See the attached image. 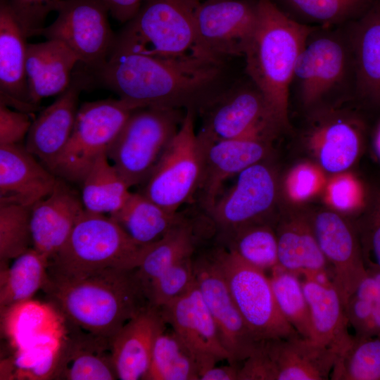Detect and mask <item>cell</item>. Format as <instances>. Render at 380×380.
<instances>
[{"label":"cell","instance_id":"cell-1","mask_svg":"<svg viewBox=\"0 0 380 380\" xmlns=\"http://www.w3.org/2000/svg\"><path fill=\"white\" fill-rule=\"evenodd\" d=\"M135 109L146 107L200 111L230 83L227 62L141 54L111 56L94 73Z\"/></svg>","mask_w":380,"mask_h":380},{"label":"cell","instance_id":"cell-2","mask_svg":"<svg viewBox=\"0 0 380 380\" xmlns=\"http://www.w3.org/2000/svg\"><path fill=\"white\" fill-rule=\"evenodd\" d=\"M42 290L68 323L107 338L151 305L137 268H110L68 277L48 275Z\"/></svg>","mask_w":380,"mask_h":380},{"label":"cell","instance_id":"cell-3","mask_svg":"<svg viewBox=\"0 0 380 380\" xmlns=\"http://www.w3.org/2000/svg\"><path fill=\"white\" fill-rule=\"evenodd\" d=\"M312 27L291 20L270 0H259L257 27L243 56L245 72L263 94L282 129L289 127L294 69Z\"/></svg>","mask_w":380,"mask_h":380},{"label":"cell","instance_id":"cell-4","mask_svg":"<svg viewBox=\"0 0 380 380\" xmlns=\"http://www.w3.org/2000/svg\"><path fill=\"white\" fill-rule=\"evenodd\" d=\"M310 113L355 99L356 75L347 25L312 27L298 58L291 91Z\"/></svg>","mask_w":380,"mask_h":380},{"label":"cell","instance_id":"cell-5","mask_svg":"<svg viewBox=\"0 0 380 380\" xmlns=\"http://www.w3.org/2000/svg\"><path fill=\"white\" fill-rule=\"evenodd\" d=\"M201 2V0H144L135 15L115 35L109 58L133 53L219 61L205 53L197 37L195 17Z\"/></svg>","mask_w":380,"mask_h":380},{"label":"cell","instance_id":"cell-6","mask_svg":"<svg viewBox=\"0 0 380 380\" xmlns=\"http://www.w3.org/2000/svg\"><path fill=\"white\" fill-rule=\"evenodd\" d=\"M151 246L137 243L109 215L84 210L65 243L49 259L48 275L68 277L110 268L137 269Z\"/></svg>","mask_w":380,"mask_h":380},{"label":"cell","instance_id":"cell-7","mask_svg":"<svg viewBox=\"0 0 380 380\" xmlns=\"http://www.w3.org/2000/svg\"><path fill=\"white\" fill-rule=\"evenodd\" d=\"M184 113L181 109L146 107L130 114L107 151L129 187L146 181L177 132Z\"/></svg>","mask_w":380,"mask_h":380},{"label":"cell","instance_id":"cell-8","mask_svg":"<svg viewBox=\"0 0 380 380\" xmlns=\"http://www.w3.org/2000/svg\"><path fill=\"white\" fill-rule=\"evenodd\" d=\"M196 113L193 109L185 110L177 132L141 192L173 213L192 198L202 181L205 144L195 132Z\"/></svg>","mask_w":380,"mask_h":380},{"label":"cell","instance_id":"cell-9","mask_svg":"<svg viewBox=\"0 0 380 380\" xmlns=\"http://www.w3.org/2000/svg\"><path fill=\"white\" fill-rule=\"evenodd\" d=\"M134 110L119 98L82 103L68 142L51 171L68 182L81 184L96 160L107 153Z\"/></svg>","mask_w":380,"mask_h":380},{"label":"cell","instance_id":"cell-10","mask_svg":"<svg viewBox=\"0 0 380 380\" xmlns=\"http://www.w3.org/2000/svg\"><path fill=\"white\" fill-rule=\"evenodd\" d=\"M199 112L203 126L198 134L208 142L244 137L272 139L282 129L247 75L230 82Z\"/></svg>","mask_w":380,"mask_h":380},{"label":"cell","instance_id":"cell-11","mask_svg":"<svg viewBox=\"0 0 380 380\" xmlns=\"http://www.w3.org/2000/svg\"><path fill=\"white\" fill-rule=\"evenodd\" d=\"M213 251L239 312L259 340L300 335L281 312L265 271L222 246Z\"/></svg>","mask_w":380,"mask_h":380},{"label":"cell","instance_id":"cell-12","mask_svg":"<svg viewBox=\"0 0 380 380\" xmlns=\"http://www.w3.org/2000/svg\"><path fill=\"white\" fill-rule=\"evenodd\" d=\"M337 354L300 335L263 339L239 367V380H324Z\"/></svg>","mask_w":380,"mask_h":380},{"label":"cell","instance_id":"cell-13","mask_svg":"<svg viewBox=\"0 0 380 380\" xmlns=\"http://www.w3.org/2000/svg\"><path fill=\"white\" fill-rule=\"evenodd\" d=\"M56 12L55 20L39 35L65 44L91 73L99 70L109 58L116 35L106 4L102 0H63Z\"/></svg>","mask_w":380,"mask_h":380},{"label":"cell","instance_id":"cell-14","mask_svg":"<svg viewBox=\"0 0 380 380\" xmlns=\"http://www.w3.org/2000/svg\"><path fill=\"white\" fill-rule=\"evenodd\" d=\"M259 0H203L195 17L200 45L212 58L243 57L257 27Z\"/></svg>","mask_w":380,"mask_h":380},{"label":"cell","instance_id":"cell-15","mask_svg":"<svg viewBox=\"0 0 380 380\" xmlns=\"http://www.w3.org/2000/svg\"><path fill=\"white\" fill-rule=\"evenodd\" d=\"M195 281L229 354L228 363L244 362L261 340L250 329L239 312L213 250L194 255Z\"/></svg>","mask_w":380,"mask_h":380},{"label":"cell","instance_id":"cell-16","mask_svg":"<svg viewBox=\"0 0 380 380\" xmlns=\"http://www.w3.org/2000/svg\"><path fill=\"white\" fill-rule=\"evenodd\" d=\"M277 196L276 175L264 160L241 172L234 185L207 211L218 238L245 226L270 222L265 217Z\"/></svg>","mask_w":380,"mask_h":380},{"label":"cell","instance_id":"cell-17","mask_svg":"<svg viewBox=\"0 0 380 380\" xmlns=\"http://www.w3.org/2000/svg\"><path fill=\"white\" fill-rule=\"evenodd\" d=\"M313 230L331 271V281L346 305L367 275L357 230L334 210L311 217Z\"/></svg>","mask_w":380,"mask_h":380},{"label":"cell","instance_id":"cell-18","mask_svg":"<svg viewBox=\"0 0 380 380\" xmlns=\"http://www.w3.org/2000/svg\"><path fill=\"white\" fill-rule=\"evenodd\" d=\"M304 138L319 166L329 173L346 172L362 146L363 125L357 116L339 108L310 113Z\"/></svg>","mask_w":380,"mask_h":380},{"label":"cell","instance_id":"cell-19","mask_svg":"<svg viewBox=\"0 0 380 380\" xmlns=\"http://www.w3.org/2000/svg\"><path fill=\"white\" fill-rule=\"evenodd\" d=\"M91 75L74 72L68 87L32 122L25 146L50 171L70 137L80 108L79 96L90 84Z\"/></svg>","mask_w":380,"mask_h":380},{"label":"cell","instance_id":"cell-20","mask_svg":"<svg viewBox=\"0 0 380 380\" xmlns=\"http://www.w3.org/2000/svg\"><path fill=\"white\" fill-rule=\"evenodd\" d=\"M160 309L167 324L196 355L203 372L219 362H228L229 354L196 281L183 295Z\"/></svg>","mask_w":380,"mask_h":380},{"label":"cell","instance_id":"cell-21","mask_svg":"<svg viewBox=\"0 0 380 380\" xmlns=\"http://www.w3.org/2000/svg\"><path fill=\"white\" fill-rule=\"evenodd\" d=\"M271 139L244 137L208 142L202 139L205 144V152L199 189L206 211L215 204L222 184L227 179L265 160Z\"/></svg>","mask_w":380,"mask_h":380},{"label":"cell","instance_id":"cell-22","mask_svg":"<svg viewBox=\"0 0 380 380\" xmlns=\"http://www.w3.org/2000/svg\"><path fill=\"white\" fill-rule=\"evenodd\" d=\"M84 211L81 196L57 177L51 193L31 208L32 247L50 259L65 243Z\"/></svg>","mask_w":380,"mask_h":380},{"label":"cell","instance_id":"cell-23","mask_svg":"<svg viewBox=\"0 0 380 380\" xmlns=\"http://www.w3.org/2000/svg\"><path fill=\"white\" fill-rule=\"evenodd\" d=\"M159 308L148 306L110 338L118 379L144 380L158 336L167 329Z\"/></svg>","mask_w":380,"mask_h":380},{"label":"cell","instance_id":"cell-24","mask_svg":"<svg viewBox=\"0 0 380 380\" xmlns=\"http://www.w3.org/2000/svg\"><path fill=\"white\" fill-rule=\"evenodd\" d=\"M301 284L309 306L312 340L335 352L353 341L346 308L330 276L325 272L303 273Z\"/></svg>","mask_w":380,"mask_h":380},{"label":"cell","instance_id":"cell-25","mask_svg":"<svg viewBox=\"0 0 380 380\" xmlns=\"http://www.w3.org/2000/svg\"><path fill=\"white\" fill-rule=\"evenodd\" d=\"M8 0L0 2V102L20 111L37 109L30 101L26 74L27 44Z\"/></svg>","mask_w":380,"mask_h":380},{"label":"cell","instance_id":"cell-26","mask_svg":"<svg viewBox=\"0 0 380 380\" xmlns=\"http://www.w3.org/2000/svg\"><path fill=\"white\" fill-rule=\"evenodd\" d=\"M56 180L25 145L0 146V202L32 208L51 193Z\"/></svg>","mask_w":380,"mask_h":380},{"label":"cell","instance_id":"cell-27","mask_svg":"<svg viewBox=\"0 0 380 380\" xmlns=\"http://www.w3.org/2000/svg\"><path fill=\"white\" fill-rule=\"evenodd\" d=\"M53 379H118L110 338L94 334L68 323V332Z\"/></svg>","mask_w":380,"mask_h":380},{"label":"cell","instance_id":"cell-28","mask_svg":"<svg viewBox=\"0 0 380 380\" xmlns=\"http://www.w3.org/2000/svg\"><path fill=\"white\" fill-rule=\"evenodd\" d=\"M78 63L77 56L60 41L28 44L26 74L31 103L38 108L42 99L63 93Z\"/></svg>","mask_w":380,"mask_h":380},{"label":"cell","instance_id":"cell-29","mask_svg":"<svg viewBox=\"0 0 380 380\" xmlns=\"http://www.w3.org/2000/svg\"><path fill=\"white\" fill-rule=\"evenodd\" d=\"M347 26L355 67V99L380 107V0Z\"/></svg>","mask_w":380,"mask_h":380},{"label":"cell","instance_id":"cell-30","mask_svg":"<svg viewBox=\"0 0 380 380\" xmlns=\"http://www.w3.org/2000/svg\"><path fill=\"white\" fill-rule=\"evenodd\" d=\"M1 315L2 331L13 350L68 332L67 322L49 303L27 300L1 310Z\"/></svg>","mask_w":380,"mask_h":380},{"label":"cell","instance_id":"cell-31","mask_svg":"<svg viewBox=\"0 0 380 380\" xmlns=\"http://www.w3.org/2000/svg\"><path fill=\"white\" fill-rule=\"evenodd\" d=\"M275 232L278 246V265L298 275L327 272L329 265L315 236L311 218L289 216L279 222Z\"/></svg>","mask_w":380,"mask_h":380},{"label":"cell","instance_id":"cell-32","mask_svg":"<svg viewBox=\"0 0 380 380\" xmlns=\"http://www.w3.org/2000/svg\"><path fill=\"white\" fill-rule=\"evenodd\" d=\"M137 243L148 246L160 240L184 216L170 212L143 194L131 193L125 205L109 215Z\"/></svg>","mask_w":380,"mask_h":380},{"label":"cell","instance_id":"cell-33","mask_svg":"<svg viewBox=\"0 0 380 380\" xmlns=\"http://www.w3.org/2000/svg\"><path fill=\"white\" fill-rule=\"evenodd\" d=\"M8 262H0L1 310L32 299L48 279L49 259L33 247Z\"/></svg>","mask_w":380,"mask_h":380},{"label":"cell","instance_id":"cell-34","mask_svg":"<svg viewBox=\"0 0 380 380\" xmlns=\"http://www.w3.org/2000/svg\"><path fill=\"white\" fill-rule=\"evenodd\" d=\"M291 20L309 27L348 25L361 17L378 0H270Z\"/></svg>","mask_w":380,"mask_h":380},{"label":"cell","instance_id":"cell-35","mask_svg":"<svg viewBox=\"0 0 380 380\" xmlns=\"http://www.w3.org/2000/svg\"><path fill=\"white\" fill-rule=\"evenodd\" d=\"M81 199L84 210L108 215L118 211L129 198V186L102 153L89 169L82 182Z\"/></svg>","mask_w":380,"mask_h":380},{"label":"cell","instance_id":"cell-36","mask_svg":"<svg viewBox=\"0 0 380 380\" xmlns=\"http://www.w3.org/2000/svg\"><path fill=\"white\" fill-rule=\"evenodd\" d=\"M197 243L195 224L184 217L160 240L151 244L137 268L147 292L150 284L167 268L194 255Z\"/></svg>","mask_w":380,"mask_h":380},{"label":"cell","instance_id":"cell-37","mask_svg":"<svg viewBox=\"0 0 380 380\" xmlns=\"http://www.w3.org/2000/svg\"><path fill=\"white\" fill-rule=\"evenodd\" d=\"M203 372L196 355L171 329L157 338L144 380H200Z\"/></svg>","mask_w":380,"mask_h":380},{"label":"cell","instance_id":"cell-38","mask_svg":"<svg viewBox=\"0 0 380 380\" xmlns=\"http://www.w3.org/2000/svg\"><path fill=\"white\" fill-rule=\"evenodd\" d=\"M229 251L263 271L278 265L275 229L270 222L250 224L218 238Z\"/></svg>","mask_w":380,"mask_h":380},{"label":"cell","instance_id":"cell-39","mask_svg":"<svg viewBox=\"0 0 380 380\" xmlns=\"http://www.w3.org/2000/svg\"><path fill=\"white\" fill-rule=\"evenodd\" d=\"M66 334L49 338L13 350V355L6 363H3V367L6 369L1 377L53 379Z\"/></svg>","mask_w":380,"mask_h":380},{"label":"cell","instance_id":"cell-40","mask_svg":"<svg viewBox=\"0 0 380 380\" xmlns=\"http://www.w3.org/2000/svg\"><path fill=\"white\" fill-rule=\"evenodd\" d=\"M271 271L269 277L281 312L300 336L312 339L310 309L299 276L279 265Z\"/></svg>","mask_w":380,"mask_h":380},{"label":"cell","instance_id":"cell-41","mask_svg":"<svg viewBox=\"0 0 380 380\" xmlns=\"http://www.w3.org/2000/svg\"><path fill=\"white\" fill-rule=\"evenodd\" d=\"M332 380H380V336H355L335 360Z\"/></svg>","mask_w":380,"mask_h":380},{"label":"cell","instance_id":"cell-42","mask_svg":"<svg viewBox=\"0 0 380 380\" xmlns=\"http://www.w3.org/2000/svg\"><path fill=\"white\" fill-rule=\"evenodd\" d=\"M32 247L31 208L0 202V262H8Z\"/></svg>","mask_w":380,"mask_h":380},{"label":"cell","instance_id":"cell-43","mask_svg":"<svg viewBox=\"0 0 380 380\" xmlns=\"http://www.w3.org/2000/svg\"><path fill=\"white\" fill-rule=\"evenodd\" d=\"M194 284L193 255L170 266L150 284V303L160 308L183 295Z\"/></svg>","mask_w":380,"mask_h":380},{"label":"cell","instance_id":"cell-44","mask_svg":"<svg viewBox=\"0 0 380 380\" xmlns=\"http://www.w3.org/2000/svg\"><path fill=\"white\" fill-rule=\"evenodd\" d=\"M326 203L338 213H353L365 204V194L360 181L352 174H335L324 186Z\"/></svg>","mask_w":380,"mask_h":380},{"label":"cell","instance_id":"cell-45","mask_svg":"<svg viewBox=\"0 0 380 380\" xmlns=\"http://www.w3.org/2000/svg\"><path fill=\"white\" fill-rule=\"evenodd\" d=\"M322 170L319 166L310 163L293 167L284 183L286 197L294 203H303L316 196L326 184Z\"/></svg>","mask_w":380,"mask_h":380},{"label":"cell","instance_id":"cell-46","mask_svg":"<svg viewBox=\"0 0 380 380\" xmlns=\"http://www.w3.org/2000/svg\"><path fill=\"white\" fill-rule=\"evenodd\" d=\"M357 232L367 269L380 270V191L375 194Z\"/></svg>","mask_w":380,"mask_h":380},{"label":"cell","instance_id":"cell-47","mask_svg":"<svg viewBox=\"0 0 380 380\" xmlns=\"http://www.w3.org/2000/svg\"><path fill=\"white\" fill-rule=\"evenodd\" d=\"M63 0H8L27 37L39 36L47 16Z\"/></svg>","mask_w":380,"mask_h":380},{"label":"cell","instance_id":"cell-48","mask_svg":"<svg viewBox=\"0 0 380 380\" xmlns=\"http://www.w3.org/2000/svg\"><path fill=\"white\" fill-rule=\"evenodd\" d=\"M29 114L0 102V146L22 144L32 125Z\"/></svg>","mask_w":380,"mask_h":380},{"label":"cell","instance_id":"cell-49","mask_svg":"<svg viewBox=\"0 0 380 380\" xmlns=\"http://www.w3.org/2000/svg\"><path fill=\"white\" fill-rule=\"evenodd\" d=\"M113 18L122 23L130 20L144 0H102Z\"/></svg>","mask_w":380,"mask_h":380},{"label":"cell","instance_id":"cell-50","mask_svg":"<svg viewBox=\"0 0 380 380\" xmlns=\"http://www.w3.org/2000/svg\"><path fill=\"white\" fill-rule=\"evenodd\" d=\"M238 365L214 366L203 373L200 380H239Z\"/></svg>","mask_w":380,"mask_h":380},{"label":"cell","instance_id":"cell-51","mask_svg":"<svg viewBox=\"0 0 380 380\" xmlns=\"http://www.w3.org/2000/svg\"><path fill=\"white\" fill-rule=\"evenodd\" d=\"M362 337L380 336V303L376 305L362 332L356 335Z\"/></svg>","mask_w":380,"mask_h":380},{"label":"cell","instance_id":"cell-52","mask_svg":"<svg viewBox=\"0 0 380 380\" xmlns=\"http://www.w3.org/2000/svg\"><path fill=\"white\" fill-rule=\"evenodd\" d=\"M374 148L378 158L380 159V123L378 125L374 139Z\"/></svg>","mask_w":380,"mask_h":380},{"label":"cell","instance_id":"cell-53","mask_svg":"<svg viewBox=\"0 0 380 380\" xmlns=\"http://www.w3.org/2000/svg\"><path fill=\"white\" fill-rule=\"evenodd\" d=\"M202 1V0H201Z\"/></svg>","mask_w":380,"mask_h":380}]
</instances>
